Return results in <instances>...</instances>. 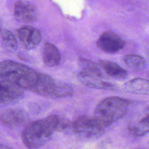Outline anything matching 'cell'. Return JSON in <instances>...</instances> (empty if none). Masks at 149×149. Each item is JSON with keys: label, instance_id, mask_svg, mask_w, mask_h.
I'll list each match as a JSON object with an SVG mask.
<instances>
[{"label": "cell", "instance_id": "11", "mask_svg": "<svg viewBox=\"0 0 149 149\" xmlns=\"http://www.w3.org/2000/svg\"><path fill=\"white\" fill-rule=\"evenodd\" d=\"M78 79L82 84L91 88L103 90L114 89V86L111 83L105 80L103 76L86 74L80 72Z\"/></svg>", "mask_w": 149, "mask_h": 149}, {"label": "cell", "instance_id": "16", "mask_svg": "<svg viewBox=\"0 0 149 149\" xmlns=\"http://www.w3.org/2000/svg\"><path fill=\"white\" fill-rule=\"evenodd\" d=\"M125 63L135 71H141L145 69L146 62L143 57L136 54H129L124 57Z\"/></svg>", "mask_w": 149, "mask_h": 149}, {"label": "cell", "instance_id": "17", "mask_svg": "<svg viewBox=\"0 0 149 149\" xmlns=\"http://www.w3.org/2000/svg\"><path fill=\"white\" fill-rule=\"evenodd\" d=\"M1 42L6 49L10 52L15 51L17 48V42L13 33L6 29L2 30L1 33Z\"/></svg>", "mask_w": 149, "mask_h": 149}, {"label": "cell", "instance_id": "14", "mask_svg": "<svg viewBox=\"0 0 149 149\" xmlns=\"http://www.w3.org/2000/svg\"><path fill=\"white\" fill-rule=\"evenodd\" d=\"M124 86L129 92L140 94H149V81L144 79H133L125 83Z\"/></svg>", "mask_w": 149, "mask_h": 149}, {"label": "cell", "instance_id": "10", "mask_svg": "<svg viewBox=\"0 0 149 149\" xmlns=\"http://www.w3.org/2000/svg\"><path fill=\"white\" fill-rule=\"evenodd\" d=\"M15 19L22 23H32L36 20L34 6L29 2L19 1L15 2L13 8Z\"/></svg>", "mask_w": 149, "mask_h": 149}, {"label": "cell", "instance_id": "4", "mask_svg": "<svg viewBox=\"0 0 149 149\" xmlns=\"http://www.w3.org/2000/svg\"><path fill=\"white\" fill-rule=\"evenodd\" d=\"M31 91L48 98L69 97L73 93L72 87L69 84L58 81L44 73H39L38 79Z\"/></svg>", "mask_w": 149, "mask_h": 149}, {"label": "cell", "instance_id": "1", "mask_svg": "<svg viewBox=\"0 0 149 149\" xmlns=\"http://www.w3.org/2000/svg\"><path fill=\"white\" fill-rule=\"evenodd\" d=\"M59 117L52 115L44 119L28 123L22 133L24 145L29 148H37L47 143L54 132L57 131Z\"/></svg>", "mask_w": 149, "mask_h": 149}, {"label": "cell", "instance_id": "3", "mask_svg": "<svg viewBox=\"0 0 149 149\" xmlns=\"http://www.w3.org/2000/svg\"><path fill=\"white\" fill-rule=\"evenodd\" d=\"M128 105L129 102L123 98L107 97L97 105L94 117L105 128L123 117L127 111Z\"/></svg>", "mask_w": 149, "mask_h": 149}, {"label": "cell", "instance_id": "7", "mask_svg": "<svg viewBox=\"0 0 149 149\" xmlns=\"http://www.w3.org/2000/svg\"><path fill=\"white\" fill-rule=\"evenodd\" d=\"M23 89L20 86L1 79L0 102L1 104H9L19 100L23 96Z\"/></svg>", "mask_w": 149, "mask_h": 149}, {"label": "cell", "instance_id": "13", "mask_svg": "<svg viewBox=\"0 0 149 149\" xmlns=\"http://www.w3.org/2000/svg\"><path fill=\"white\" fill-rule=\"evenodd\" d=\"M98 64L109 76L115 79H124L127 75V71L115 62L108 60H99Z\"/></svg>", "mask_w": 149, "mask_h": 149}, {"label": "cell", "instance_id": "5", "mask_svg": "<svg viewBox=\"0 0 149 149\" xmlns=\"http://www.w3.org/2000/svg\"><path fill=\"white\" fill-rule=\"evenodd\" d=\"M104 130V127L94 117L81 115L73 122V132L84 137H97L101 134Z\"/></svg>", "mask_w": 149, "mask_h": 149}, {"label": "cell", "instance_id": "6", "mask_svg": "<svg viewBox=\"0 0 149 149\" xmlns=\"http://www.w3.org/2000/svg\"><path fill=\"white\" fill-rule=\"evenodd\" d=\"M125 41L112 31H106L101 34L97 41V47L108 54H115L125 46Z\"/></svg>", "mask_w": 149, "mask_h": 149}, {"label": "cell", "instance_id": "8", "mask_svg": "<svg viewBox=\"0 0 149 149\" xmlns=\"http://www.w3.org/2000/svg\"><path fill=\"white\" fill-rule=\"evenodd\" d=\"M17 35L21 44L26 49L35 48L41 40L40 31L32 26L21 27L17 30Z\"/></svg>", "mask_w": 149, "mask_h": 149}, {"label": "cell", "instance_id": "19", "mask_svg": "<svg viewBox=\"0 0 149 149\" xmlns=\"http://www.w3.org/2000/svg\"><path fill=\"white\" fill-rule=\"evenodd\" d=\"M1 149H12V148L8 147H7V146H5L1 145Z\"/></svg>", "mask_w": 149, "mask_h": 149}, {"label": "cell", "instance_id": "9", "mask_svg": "<svg viewBox=\"0 0 149 149\" xmlns=\"http://www.w3.org/2000/svg\"><path fill=\"white\" fill-rule=\"evenodd\" d=\"M29 120V116L24 112L18 109H8L1 114L2 123L10 128L23 126L26 124Z\"/></svg>", "mask_w": 149, "mask_h": 149}, {"label": "cell", "instance_id": "2", "mask_svg": "<svg viewBox=\"0 0 149 149\" xmlns=\"http://www.w3.org/2000/svg\"><path fill=\"white\" fill-rule=\"evenodd\" d=\"M39 73L22 63L11 60L1 62V79L5 80L20 86L23 89L31 90L34 86Z\"/></svg>", "mask_w": 149, "mask_h": 149}, {"label": "cell", "instance_id": "15", "mask_svg": "<svg viewBox=\"0 0 149 149\" xmlns=\"http://www.w3.org/2000/svg\"><path fill=\"white\" fill-rule=\"evenodd\" d=\"M130 129L137 136H142L149 131V107L144 109L141 118Z\"/></svg>", "mask_w": 149, "mask_h": 149}, {"label": "cell", "instance_id": "12", "mask_svg": "<svg viewBox=\"0 0 149 149\" xmlns=\"http://www.w3.org/2000/svg\"><path fill=\"white\" fill-rule=\"evenodd\" d=\"M42 59L49 67L56 66L61 60V55L57 48L52 44L45 42L42 48Z\"/></svg>", "mask_w": 149, "mask_h": 149}, {"label": "cell", "instance_id": "18", "mask_svg": "<svg viewBox=\"0 0 149 149\" xmlns=\"http://www.w3.org/2000/svg\"><path fill=\"white\" fill-rule=\"evenodd\" d=\"M80 63L81 66V70L80 72L86 74L103 76L98 65L94 62L85 58H80Z\"/></svg>", "mask_w": 149, "mask_h": 149}]
</instances>
